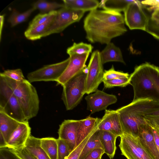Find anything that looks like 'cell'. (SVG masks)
Masks as SVG:
<instances>
[{"mask_svg": "<svg viewBox=\"0 0 159 159\" xmlns=\"http://www.w3.org/2000/svg\"><path fill=\"white\" fill-rule=\"evenodd\" d=\"M151 126V127L152 134L154 138V140L157 147L159 151V134L156 129L152 125L149 124Z\"/></svg>", "mask_w": 159, "mask_h": 159, "instance_id": "7bdbcfd3", "label": "cell"}, {"mask_svg": "<svg viewBox=\"0 0 159 159\" xmlns=\"http://www.w3.org/2000/svg\"><path fill=\"white\" fill-rule=\"evenodd\" d=\"M144 117L146 120L159 123V110L146 115Z\"/></svg>", "mask_w": 159, "mask_h": 159, "instance_id": "60d3db41", "label": "cell"}, {"mask_svg": "<svg viewBox=\"0 0 159 159\" xmlns=\"http://www.w3.org/2000/svg\"><path fill=\"white\" fill-rule=\"evenodd\" d=\"M84 28L89 42L106 44L127 31L121 13L97 9L90 11L86 16Z\"/></svg>", "mask_w": 159, "mask_h": 159, "instance_id": "6da1fadb", "label": "cell"}, {"mask_svg": "<svg viewBox=\"0 0 159 159\" xmlns=\"http://www.w3.org/2000/svg\"><path fill=\"white\" fill-rule=\"evenodd\" d=\"M138 138L152 158L159 159V151L154 140L152 128L147 121L146 123L140 125Z\"/></svg>", "mask_w": 159, "mask_h": 159, "instance_id": "e0dca14e", "label": "cell"}, {"mask_svg": "<svg viewBox=\"0 0 159 159\" xmlns=\"http://www.w3.org/2000/svg\"><path fill=\"white\" fill-rule=\"evenodd\" d=\"M104 153V149L100 148L95 149L89 153L84 159H101Z\"/></svg>", "mask_w": 159, "mask_h": 159, "instance_id": "74e56055", "label": "cell"}, {"mask_svg": "<svg viewBox=\"0 0 159 159\" xmlns=\"http://www.w3.org/2000/svg\"><path fill=\"white\" fill-rule=\"evenodd\" d=\"M0 75L17 81H22L26 79L20 69L7 70L0 73Z\"/></svg>", "mask_w": 159, "mask_h": 159, "instance_id": "d6a6232c", "label": "cell"}, {"mask_svg": "<svg viewBox=\"0 0 159 159\" xmlns=\"http://www.w3.org/2000/svg\"><path fill=\"white\" fill-rule=\"evenodd\" d=\"M31 131L28 121L21 122L10 136L6 148L14 150L23 148L31 135Z\"/></svg>", "mask_w": 159, "mask_h": 159, "instance_id": "2e32d148", "label": "cell"}, {"mask_svg": "<svg viewBox=\"0 0 159 159\" xmlns=\"http://www.w3.org/2000/svg\"><path fill=\"white\" fill-rule=\"evenodd\" d=\"M119 147L121 155L127 159H153L138 138L123 134L120 137Z\"/></svg>", "mask_w": 159, "mask_h": 159, "instance_id": "30bf717a", "label": "cell"}, {"mask_svg": "<svg viewBox=\"0 0 159 159\" xmlns=\"http://www.w3.org/2000/svg\"><path fill=\"white\" fill-rule=\"evenodd\" d=\"M159 110V103L148 99L132 102L116 110L123 134L138 138L140 125L146 123L145 116Z\"/></svg>", "mask_w": 159, "mask_h": 159, "instance_id": "3957f363", "label": "cell"}, {"mask_svg": "<svg viewBox=\"0 0 159 159\" xmlns=\"http://www.w3.org/2000/svg\"><path fill=\"white\" fill-rule=\"evenodd\" d=\"M98 129L110 132L117 137L123 134L119 114L117 110H106L103 116L99 118Z\"/></svg>", "mask_w": 159, "mask_h": 159, "instance_id": "5bb4252c", "label": "cell"}, {"mask_svg": "<svg viewBox=\"0 0 159 159\" xmlns=\"http://www.w3.org/2000/svg\"><path fill=\"white\" fill-rule=\"evenodd\" d=\"M98 124L93 131L71 152L66 159H79L82 149L87 141L98 127Z\"/></svg>", "mask_w": 159, "mask_h": 159, "instance_id": "d590c367", "label": "cell"}, {"mask_svg": "<svg viewBox=\"0 0 159 159\" xmlns=\"http://www.w3.org/2000/svg\"><path fill=\"white\" fill-rule=\"evenodd\" d=\"M143 6L141 2L136 0L129 4L124 11L125 23L130 30L146 31L149 17L143 10Z\"/></svg>", "mask_w": 159, "mask_h": 159, "instance_id": "8fae6325", "label": "cell"}, {"mask_svg": "<svg viewBox=\"0 0 159 159\" xmlns=\"http://www.w3.org/2000/svg\"><path fill=\"white\" fill-rule=\"evenodd\" d=\"M102 82L105 88H110L115 87H125L129 84L130 77L128 78L103 80Z\"/></svg>", "mask_w": 159, "mask_h": 159, "instance_id": "836d02e7", "label": "cell"}, {"mask_svg": "<svg viewBox=\"0 0 159 159\" xmlns=\"http://www.w3.org/2000/svg\"><path fill=\"white\" fill-rule=\"evenodd\" d=\"M15 150L24 159H38L29 152L25 147L20 150Z\"/></svg>", "mask_w": 159, "mask_h": 159, "instance_id": "f35d334b", "label": "cell"}, {"mask_svg": "<svg viewBox=\"0 0 159 159\" xmlns=\"http://www.w3.org/2000/svg\"><path fill=\"white\" fill-rule=\"evenodd\" d=\"M85 99L87 104V109L92 114L106 110L109 106L116 103L117 100L116 95L98 89L94 93L86 96Z\"/></svg>", "mask_w": 159, "mask_h": 159, "instance_id": "7c38bea8", "label": "cell"}, {"mask_svg": "<svg viewBox=\"0 0 159 159\" xmlns=\"http://www.w3.org/2000/svg\"><path fill=\"white\" fill-rule=\"evenodd\" d=\"M99 118L89 116L80 120V123L77 130L76 147L79 145L94 129Z\"/></svg>", "mask_w": 159, "mask_h": 159, "instance_id": "d6986e66", "label": "cell"}, {"mask_svg": "<svg viewBox=\"0 0 159 159\" xmlns=\"http://www.w3.org/2000/svg\"><path fill=\"white\" fill-rule=\"evenodd\" d=\"M93 48V47L90 44L82 42L78 43H74L72 46L67 49L66 52L69 56H70L75 54L90 53L91 52Z\"/></svg>", "mask_w": 159, "mask_h": 159, "instance_id": "f1b7e54d", "label": "cell"}, {"mask_svg": "<svg viewBox=\"0 0 159 159\" xmlns=\"http://www.w3.org/2000/svg\"><path fill=\"white\" fill-rule=\"evenodd\" d=\"M57 13L52 16L46 21L32 28H27L24 33L25 37L31 40H35L43 37L44 33L51 24Z\"/></svg>", "mask_w": 159, "mask_h": 159, "instance_id": "603a6c76", "label": "cell"}, {"mask_svg": "<svg viewBox=\"0 0 159 159\" xmlns=\"http://www.w3.org/2000/svg\"><path fill=\"white\" fill-rule=\"evenodd\" d=\"M25 147L38 159H50L40 145V139L30 135Z\"/></svg>", "mask_w": 159, "mask_h": 159, "instance_id": "cb8c5ba5", "label": "cell"}, {"mask_svg": "<svg viewBox=\"0 0 159 159\" xmlns=\"http://www.w3.org/2000/svg\"><path fill=\"white\" fill-rule=\"evenodd\" d=\"M100 130L98 127L89 138L83 148L79 159H84L90 152L95 148L103 149L99 138Z\"/></svg>", "mask_w": 159, "mask_h": 159, "instance_id": "484cf974", "label": "cell"}, {"mask_svg": "<svg viewBox=\"0 0 159 159\" xmlns=\"http://www.w3.org/2000/svg\"><path fill=\"white\" fill-rule=\"evenodd\" d=\"M87 68L63 85L61 99L67 110H71L81 102L85 94Z\"/></svg>", "mask_w": 159, "mask_h": 159, "instance_id": "5b68a950", "label": "cell"}, {"mask_svg": "<svg viewBox=\"0 0 159 159\" xmlns=\"http://www.w3.org/2000/svg\"><path fill=\"white\" fill-rule=\"evenodd\" d=\"M64 6L75 10L84 12L97 9L100 2L97 0H64Z\"/></svg>", "mask_w": 159, "mask_h": 159, "instance_id": "7402d4cb", "label": "cell"}, {"mask_svg": "<svg viewBox=\"0 0 159 159\" xmlns=\"http://www.w3.org/2000/svg\"><path fill=\"white\" fill-rule=\"evenodd\" d=\"M13 154L15 159H24L15 150L8 149Z\"/></svg>", "mask_w": 159, "mask_h": 159, "instance_id": "bcb514c9", "label": "cell"}, {"mask_svg": "<svg viewBox=\"0 0 159 159\" xmlns=\"http://www.w3.org/2000/svg\"><path fill=\"white\" fill-rule=\"evenodd\" d=\"M57 12V10H56L48 13L38 14L30 23L28 28H32L44 23Z\"/></svg>", "mask_w": 159, "mask_h": 159, "instance_id": "1f68e13d", "label": "cell"}, {"mask_svg": "<svg viewBox=\"0 0 159 159\" xmlns=\"http://www.w3.org/2000/svg\"><path fill=\"white\" fill-rule=\"evenodd\" d=\"M40 145L50 159H57V139L52 137L40 139Z\"/></svg>", "mask_w": 159, "mask_h": 159, "instance_id": "4316f807", "label": "cell"}, {"mask_svg": "<svg viewBox=\"0 0 159 159\" xmlns=\"http://www.w3.org/2000/svg\"><path fill=\"white\" fill-rule=\"evenodd\" d=\"M70 59L69 57L60 62L45 65L31 72L27 75L28 80L30 83L41 81L57 82L66 68Z\"/></svg>", "mask_w": 159, "mask_h": 159, "instance_id": "9c48e42d", "label": "cell"}, {"mask_svg": "<svg viewBox=\"0 0 159 159\" xmlns=\"http://www.w3.org/2000/svg\"><path fill=\"white\" fill-rule=\"evenodd\" d=\"M87 68L85 93L88 94L95 92L103 80L104 71L99 51L92 53Z\"/></svg>", "mask_w": 159, "mask_h": 159, "instance_id": "ba28073f", "label": "cell"}, {"mask_svg": "<svg viewBox=\"0 0 159 159\" xmlns=\"http://www.w3.org/2000/svg\"><path fill=\"white\" fill-rule=\"evenodd\" d=\"M136 0H104L99 3V7L104 10L120 12L124 11L130 3Z\"/></svg>", "mask_w": 159, "mask_h": 159, "instance_id": "d4e9b609", "label": "cell"}, {"mask_svg": "<svg viewBox=\"0 0 159 159\" xmlns=\"http://www.w3.org/2000/svg\"><path fill=\"white\" fill-rule=\"evenodd\" d=\"M143 5L149 6L151 7L159 6V0H146L141 2Z\"/></svg>", "mask_w": 159, "mask_h": 159, "instance_id": "b9f144b4", "label": "cell"}, {"mask_svg": "<svg viewBox=\"0 0 159 159\" xmlns=\"http://www.w3.org/2000/svg\"><path fill=\"white\" fill-rule=\"evenodd\" d=\"M80 120H65L59 125L58 138L64 140L71 152L76 148L77 130Z\"/></svg>", "mask_w": 159, "mask_h": 159, "instance_id": "9a60e30c", "label": "cell"}, {"mask_svg": "<svg viewBox=\"0 0 159 159\" xmlns=\"http://www.w3.org/2000/svg\"><path fill=\"white\" fill-rule=\"evenodd\" d=\"M0 159H15L13 154L7 148H0Z\"/></svg>", "mask_w": 159, "mask_h": 159, "instance_id": "ab89813d", "label": "cell"}, {"mask_svg": "<svg viewBox=\"0 0 159 159\" xmlns=\"http://www.w3.org/2000/svg\"><path fill=\"white\" fill-rule=\"evenodd\" d=\"M133 87L132 102L148 99L159 103V68L148 63L136 66L130 75Z\"/></svg>", "mask_w": 159, "mask_h": 159, "instance_id": "7a4b0ae2", "label": "cell"}, {"mask_svg": "<svg viewBox=\"0 0 159 159\" xmlns=\"http://www.w3.org/2000/svg\"><path fill=\"white\" fill-rule=\"evenodd\" d=\"M64 6V4H60L56 2H49L44 0H39L33 5V7L35 10H39L41 13H48L56 11Z\"/></svg>", "mask_w": 159, "mask_h": 159, "instance_id": "83f0119b", "label": "cell"}, {"mask_svg": "<svg viewBox=\"0 0 159 159\" xmlns=\"http://www.w3.org/2000/svg\"><path fill=\"white\" fill-rule=\"evenodd\" d=\"M154 38L159 40V22L149 17L146 31Z\"/></svg>", "mask_w": 159, "mask_h": 159, "instance_id": "8d00e7d4", "label": "cell"}, {"mask_svg": "<svg viewBox=\"0 0 159 159\" xmlns=\"http://www.w3.org/2000/svg\"><path fill=\"white\" fill-rule=\"evenodd\" d=\"M3 76L16 97L26 120L36 116L39 110V100L35 88L26 79L19 82Z\"/></svg>", "mask_w": 159, "mask_h": 159, "instance_id": "277c9868", "label": "cell"}, {"mask_svg": "<svg viewBox=\"0 0 159 159\" xmlns=\"http://www.w3.org/2000/svg\"><path fill=\"white\" fill-rule=\"evenodd\" d=\"M105 48L100 52L103 64L110 61H116L125 64L120 48L112 43L106 44Z\"/></svg>", "mask_w": 159, "mask_h": 159, "instance_id": "ffe728a7", "label": "cell"}, {"mask_svg": "<svg viewBox=\"0 0 159 159\" xmlns=\"http://www.w3.org/2000/svg\"><path fill=\"white\" fill-rule=\"evenodd\" d=\"M117 138L116 136L110 132L100 130L99 138L104 153H106L110 159L114 157L116 153Z\"/></svg>", "mask_w": 159, "mask_h": 159, "instance_id": "44dd1931", "label": "cell"}, {"mask_svg": "<svg viewBox=\"0 0 159 159\" xmlns=\"http://www.w3.org/2000/svg\"><path fill=\"white\" fill-rule=\"evenodd\" d=\"M20 122L0 110V136L4 139L7 145L10 136Z\"/></svg>", "mask_w": 159, "mask_h": 159, "instance_id": "ac0fdd59", "label": "cell"}, {"mask_svg": "<svg viewBox=\"0 0 159 159\" xmlns=\"http://www.w3.org/2000/svg\"><path fill=\"white\" fill-rule=\"evenodd\" d=\"M130 75L127 73L122 71H116L113 66L111 69L108 70H105L103 77V80H108L116 79L129 78Z\"/></svg>", "mask_w": 159, "mask_h": 159, "instance_id": "4dcf8cb0", "label": "cell"}, {"mask_svg": "<svg viewBox=\"0 0 159 159\" xmlns=\"http://www.w3.org/2000/svg\"><path fill=\"white\" fill-rule=\"evenodd\" d=\"M4 15H0V40H1L2 33L3 25L4 21Z\"/></svg>", "mask_w": 159, "mask_h": 159, "instance_id": "f6af8a7d", "label": "cell"}, {"mask_svg": "<svg viewBox=\"0 0 159 159\" xmlns=\"http://www.w3.org/2000/svg\"><path fill=\"white\" fill-rule=\"evenodd\" d=\"M89 53L75 54L69 56L70 61L66 69L58 79L56 85L62 86L71 78L83 71Z\"/></svg>", "mask_w": 159, "mask_h": 159, "instance_id": "4fadbf2b", "label": "cell"}, {"mask_svg": "<svg viewBox=\"0 0 159 159\" xmlns=\"http://www.w3.org/2000/svg\"><path fill=\"white\" fill-rule=\"evenodd\" d=\"M147 9L149 11H153L159 9V6L156 7H148Z\"/></svg>", "mask_w": 159, "mask_h": 159, "instance_id": "7dc6e473", "label": "cell"}, {"mask_svg": "<svg viewBox=\"0 0 159 159\" xmlns=\"http://www.w3.org/2000/svg\"><path fill=\"white\" fill-rule=\"evenodd\" d=\"M151 18L154 21L159 22V9L153 11Z\"/></svg>", "mask_w": 159, "mask_h": 159, "instance_id": "ee69618b", "label": "cell"}, {"mask_svg": "<svg viewBox=\"0 0 159 159\" xmlns=\"http://www.w3.org/2000/svg\"><path fill=\"white\" fill-rule=\"evenodd\" d=\"M0 110L22 122L26 120L19 102L4 77L0 75Z\"/></svg>", "mask_w": 159, "mask_h": 159, "instance_id": "8992f818", "label": "cell"}, {"mask_svg": "<svg viewBox=\"0 0 159 159\" xmlns=\"http://www.w3.org/2000/svg\"><path fill=\"white\" fill-rule=\"evenodd\" d=\"M35 9L32 7L23 13H19L15 10L12 11L8 19L11 26H14L27 20L31 14Z\"/></svg>", "mask_w": 159, "mask_h": 159, "instance_id": "f546056e", "label": "cell"}, {"mask_svg": "<svg viewBox=\"0 0 159 159\" xmlns=\"http://www.w3.org/2000/svg\"><path fill=\"white\" fill-rule=\"evenodd\" d=\"M85 12L73 10L64 6L57 10V13L43 37L61 32L71 24L79 22Z\"/></svg>", "mask_w": 159, "mask_h": 159, "instance_id": "52a82bcc", "label": "cell"}, {"mask_svg": "<svg viewBox=\"0 0 159 159\" xmlns=\"http://www.w3.org/2000/svg\"><path fill=\"white\" fill-rule=\"evenodd\" d=\"M58 144L57 159H66L71 152L66 143L63 140L57 139Z\"/></svg>", "mask_w": 159, "mask_h": 159, "instance_id": "e575fe53", "label": "cell"}]
</instances>
